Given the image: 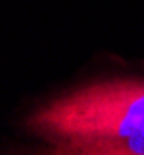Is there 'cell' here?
I'll use <instances>...</instances> for the list:
<instances>
[{
	"instance_id": "obj_1",
	"label": "cell",
	"mask_w": 144,
	"mask_h": 155,
	"mask_svg": "<svg viewBox=\"0 0 144 155\" xmlns=\"http://www.w3.org/2000/svg\"><path fill=\"white\" fill-rule=\"evenodd\" d=\"M52 153L144 155V80L112 78L69 88L26 121Z\"/></svg>"
}]
</instances>
